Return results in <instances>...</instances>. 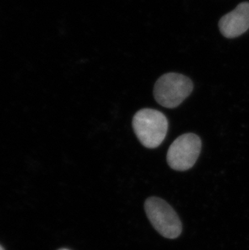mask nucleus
<instances>
[{
  "instance_id": "obj_2",
  "label": "nucleus",
  "mask_w": 249,
  "mask_h": 250,
  "mask_svg": "<svg viewBox=\"0 0 249 250\" xmlns=\"http://www.w3.org/2000/svg\"><path fill=\"white\" fill-rule=\"evenodd\" d=\"M144 209L149 221L157 232L167 239H176L182 232V223L177 213L166 201L150 197L145 201Z\"/></svg>"
},
{
  "instance_id": "obj_7",
  "label": "nucleus",
  "mask_w": 249,
  "mask_h": 250,
  "mask_svg": "<svg viewBox=\"0 0 249 250\" xmlns=\"http://www.w3.org/2000/svg\"><path fill=\"white\" fill-rule=\"evenodd\" d=\"M67 250V249H61V250Z\"/></svg>"
},
{
  "instance_id": "obj_6",
  "label": "nucleus",
  "mask_w": 249,
  "mask_h": 250,
  "mask_svg": "<svg viewBox=\"0 0 249 250\" xmlns=\"http://www.w3.org/2000/svg\"><path fill=\"white\" fill-rule=\"evenodd\" d=\"M0 250H4L3 248H2V246H0Z\"/></svg>"
},
{
  "instance_id": "obj_5",
  "label": "nucleus",
  "mask_w": 249,
  "mask_h": 250,
  "mask_svg": "<svg viewBox=\"0 0 249 250\" xmlns=\"http://www.w3.org/2000/svg\"><path fill=\"white\" fill-rule=\"evenodd\" d=\"M219 30L227 38H235L249 29V2H241L235 9L222 17Z\"/></svg>"
},
{
  "instance_id": "obj_4",
  "label": "nucleus",
  "mask_w": 249,
  "mask_h": 250,
  "mask_svg": "<svg viewBox=\"0 0 249 250\" xmlns=\"http://www.w3.org/2000/svg\"><path fill=\"white\" fill-rule=\"evenodd\" d=\"M202 151V140L198 135L187 133L179 136L170 146L167 162L172 169L186 171L195 165Z\"/></svg>"
},
{
  "instance_id": "obj_1",
  "label": "nucleus",
  "mask_w": 249,
  "mask_h": 250,
  "mask_svg": "<svg viewBox=\"0 0 249 250\" xmlns=\"http://www.w3.org/2000/svg\"><path fill=\"white\" fill-rule=\"evenodd\" d=\"M132 125L139 141L146 148H156L167 135L168 122L164 113L143 109L134 114Z\"/></svg>"
},
{
  "instance_id": "obj_3",
  "label": "nucleus",
  "mask_w": 249,
  "mask_h": 250,
  "mask_svg": "<svg viewBox=\"0 0 249 250\" xmlns=\"http://www.w3.org/2000/svg\"><path fill=\"white\" fill-rule=\"evenodd\" d=\"M193 83L187 76L167 73L158 79L154 87L155 101L167 109L179 106L193 92Z\"/></svg>"
}]
</instances>
